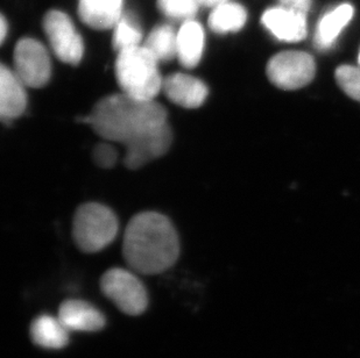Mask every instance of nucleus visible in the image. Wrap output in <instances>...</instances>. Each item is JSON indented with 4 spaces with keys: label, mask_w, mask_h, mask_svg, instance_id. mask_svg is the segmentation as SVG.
<instances>
[{
    "label": "nucleus",
    "mask_w": 360,
    "mask_h": 358,
    "mask_svg": "<svg viewBox=\"0 0 360 358\" xmlns=\"http://www.w3.org/2000/svg\"><path fill=\"white\" fill-rule=\"evenodd\" d=\"M267 77L276 88L297 90L309 84L316 74V65L311 55L304 51H283L269 61Z\"/></svg>",
    "instance_id": "obj_8"
},
{
    "label": "nucleus",
    "mask_w": 360,
    "mask_h": 358,
    "mask_svg": "<svg viewBox=\"0 0 360 358\" xmlns=\"http://www.w3.org/2000/svg\"><path fill=\"white\" fill-rule=\"evenodd\" d=\"M336 81L350 98L360 102V68L340 65L336 70Z\"/></svg>",
    "instance_id": "obj_22"
},
{
    "label": "nucleus",
    "mask_w": 360,
    "mask_h": 358,
    "mask_svg": "<svg viewBox=\"0 0 360 358\" xmlns=\"http://www.w3.org/2000/svg\"><path fill=\"white\" fill-rule=\"evenodd\" d=\"M173 141L168 122L129 140L125 145L124 163L129 169H139L153 159L165 155Z\"/></svg>",
    "instance_id": "obj_10"
},
{
    "label": "nucleus",
    "mask_w": 360,
    "mask_h": 358,
    "mask_svg": "<svg viewBox=\"0 0 360 358\" xmlns=\"http://www.w3.org/2000/svg\"><path fill=\"white\" fill-rule=\"evenodd\" d=\"M162 91L170 102L184 108L200 107L209 93L203 81L184 72H175L163 78Z\"/></svg>",
    "instance_id": "obj_11"
},
{
    "label": "nucleus",
    "mask_w": 360,
    "mask_h": 358,
    "mask_svg": "<svg viewBox=\"0 0 360 358\" xmlns=\"http://www.w3.org/2000/svg\"><path fill=\"white\" fill-rule=\"evenodd\" d=\"M122 253L133 271L161 274L173 267L180 253V242L170 220L158 212L133 216L124 234Z\"/></svg>",
    "instance_id": "obj_1"
},
{
    "label": "nucleus",
    "mask_w": 360,
    "mask_h": 358,
    "mask_svg": "<svg viewBox=\"0 0 360 358\" xmlns=\"http://www.w3.org/2000/svg\"><path fill=\"white\" fill-rule=\"evenodd\" d=\"M26 85L18 77L13 69L0 67V115L4 121L19 118L27 105Z\"/></svg>",
    "instance_id": "obj_12"
},
{
    "label": "nucleus",
    "mask_w": 360,
    "mask_h": 358,
    "mask_svg": "<svg viewBox=\"0 0 360 358\" xmlns=\"http://www.w3.org/2000/svg\"><path fill=\"white\" fill-rule=\"evenodd\" d=\"M92 155L96 164L104 169L112 168L116 164L117 157H118L116 149L113 148L112 145L106 142L96 145Z\"/></svg>",
    "instance_id": "obj_23"
},
{
    "label": "nucleus",
    "mask_w": 360,
    "mask_h": 358,
    "mask_svg": "<svg viewBox=\"0 0 360 358\" xmlns=\"http://www.w3.org/2000/svg\"><path fill=\"white\" fill-rule=\"evenodd\" d=\"M248 21V11L238 3L225 1L211 11L207 26L219 35L232 34L244 28Z\"/></svg>",
    "instance_id": "obj_18"
},
{
    "label": "nucleus",
    "mask_w": 360,
    "mask_h": 358,
    "mask_svg": "<svg viewBox=\"0 0 360 358\" xmlns=\"http://www.w3.org/2000/svg\"><path fill=\"white\" fill-rule=\"evenodd\" d=\"M101 138L125 145L143 133L167 124V111L154 100L126 93L101 99L85 119Z\"/></svg>",
    "instance_id": "obj_2"
},
{
    "label": "nucleus",
    "mask_w": 360,
    "mask_h": 358,
    "mask_svg": "<svg viewBox=\"0 0 360 358\" xmlns=\"http://www.w3.org/2000/svg\"><path fill=\"white\" fill-rule=\"evenodd\" d=\"M103 293L126 314H143L148 306L146 287L131 271L115 267L101 281Z\"/></svg>",
    "instance_id": "obj_6"
},
{
    "label": "nucleus",
    "mask_w": 360,
    "mask_h": 358,
    "mask_svg": "<svg viewBox=\"0 0 360 358\" xmlns=\"http://www.w3.org/2000/svg\"><path fill=\"white\" fill-rule=\"evenodd\" d=\"M354 7L350 4H342L333 11L324 14L317 26L315 34V44L321 51L333 47L337 37H340L344 28L347 27L354 17Z\"/></svg>",
    "instance_id": "obj_17"
},
{
    "label": "nucleus",
    "mask_w": 360,
    "mask_h": 358,
    "mask_svg": "<svg viewBox=\"0 0 360 358\" xmlns=\"http://www.w3.org/2000/svg\"><path fill=\"white\" fill-rule=\"evenodd\" d=\"M358 62H359V65H360V51H359V56H358Z\"/></svg>",
    "instance_id": "obj_27"
},
{
    "label": "nucleus",
    "mask_w": 360,
    "mask_h": 358,
    "mask_svg": "<svg viewBox=\"0 0 360 358\" xmlns=\"http://www.w3.org/2000/svg\"><path fill=\"white\" fill-rule=\"evenodd\" d=\"M143 46L159 63L172 61L177 56V31L168 24L158 25L147 35Z\"/></svg>",
    "instance_id": "obj_19"
},
{
    "label": "nucleus",
    "mask_w": 360,
    "mask_h": 358,
    "mask_svg": "<svg viewBox=\"0 0 360 358\" xmlns=\"http://www.w3.org/2000/svg\"><path fill=\"white\" fill-rule=\"evenodd\" d=\"M118 220L109 207L89 203L76 211L72 237L81 251L96 253L108 247L118 234Z\"/></svg>",
    "instance_id": "obj_4"
},
{
    "label": "nucleus",
    "mask_w": 360,
    "mask_h": 358,
    "mask_svg": "<svg viewBox=\"0 0 360 358\" xmlns=\"http://www.w3.org/2000/svg\"><path fill=\"white\" fill-rule=\"evenodd\" d=\"M8 29H10V26H8L7 19L5 18V15H1V19H0V42L1 44L6 41Z\"/></svg>",
    "instance_id": "obj_24"
},
{
    "label": "nucleus",
    "mask_w": 360,
    "mask_h": 358,
    "mask_svg": "<svg viewBox=\"0 0 360 358\" xmlns=\"http://www.w3.org/2000/svg\"><path fill=\"white\" fill-rule=\"evenodd\" d=\"M79 15L97 31L112 29L124 15V0H79Z\"/></svg>",
    "instance_id": "obj_14"
},
{
    "label": "nucleus",
    "mask_w": 360,
    "mask_h": 358,
    "mask_svg": "<svg viewBox=\"0 0 360 358\" xmlns=\"http://www.w3.org/2000/svg\"><path fill=\"white\" fill-rule=\"evenodd\" d=\"M13 70L27 88H42L51 76L49 51L34 37H22L13 51Z\"/></svg>",
    "instance_id": "obj_7"
},
{
    "label": "nucleus",
    "mask_w": 360,
    "mask_h": 358,
    "mask_svg": "<svg viewBox=\"0 0 360 358\" xmlns=\"http://www.w3.org/2000/svg\"><path fill=\"white\" fill-rule=\"evenodd\" d=\"M157 5L165 17L182 22L195 19L200 6L198 0H157Z\"/></svg>",
    "instance_id": "obj_21"
},
{
    "label": "nucleus",
    "mask_w": 360,
    "mask_h": 358,
    "mask_svg": "<svg viewBox=\"0 0 360 358\" xmlns=\"http://www.w3.org/2000/svg\"><path fill=\"white\" fill-rule=\"evenodd\" d=\"M205 48V29L195 19L184 21L177 29V56L184 68L198 67Z\"/></svg>",
    "instance_id": "obj_15"
},
{
    "label": "nucleus",
    "mask_w": 360,
    "mask_h": 358,
    "mask_svg": "<svg viewBox=\"0 0 360 358\" xmlns=\"http://www.w3.org/2000/svg\"><path fill=\"white\" fill-rule=\"evenodd\" d=\"M70 331L61 320L51 315H40L31 324V338L35 345L44 349H62L69 343Z\"/></svg>",
    "instance_id": "obj_16"
},
{
    "label": "nucleus",
    "mask_w": 360,
    "mask_h": 358,
    "mask_svg": "<svg viewBox=\"0 0 360 358\" xmlns=\"http://www.w3.org/2000/svg\"><path fill=\"white\" fill-rule=\"evenodd\" d=\"M42 27L56 58L67 65H79L84 56V42L70 15L61 10L48 11Z\"/></svg>",
    "instance_id": "obj_5"
},
{
    "label": "nucleus",
    "mask_w": 360,
    "mask_h": 358,
    "mask_svg": "<svg viewBox=\"0 0 360 358\" xmlns=\"http://www.w3.org/2000/svg\"><path fill=\"white\" fill-rule=\"evenodd\" d=\"M200 4V6L210 7V8H214V7L221 5V4L229 1V0H198Z\"/></svg>",
    "instance_id": "obj_25"
},
{
    "label": "nucleus",
    "mask_w": 360,
    "mask_h": 358,
    "mask_svg": "<svg viewBox=\"0 0 360 358\" xmlns=\"http://www.w3.org/2000/svg\"><path fill=\"white\" fill-rule=\"evenodd\" d=\"M112 29V44L117 51L143 46V29L131 15L124 14Z\"/></svg>",
    "instance_id": "obj_20"
},
{
    "label": "nucleus",
    "mask_w": 360,
    "mask_h": 358,
    "mask_svg": "<svg viewBox=\"0 0 360 358\" xmlns=\"http://www.w3.org/2000/svg\"><path fill=\"white\" fill-rule=\"evenodd\" d=\"M58 319L69 331H102L105 327V317L98 308L86 301L67 300L60 306Z\"/></svg>",
    "instance_id": "obj_13"
},
{
    "label": "nucleus",
    "mask_w": 360,
    "mask_h": 358,
    "mask_svg": "<svg viewBox=\"0 0 360 358\" xmlns=\"http://www.w3.org/2000/svg\"><path fill=\"white\" fill-rule=\"evenodd\" d=\"M282 1H285L287 4H292L299 3V1H303V0H282Z\"/></svg>",
    "instance_id": "obj_26"
},
{
    "label": "nucleus",
    "mask_w": 360,
    "mask_h": 358,
    "mask_svg": "<svg viewBox=\"0 0 360 358\" xmlns=\"http://www.w3.org/2000/svg\"><path fill=\"white\" fill-rule=\"evenodd\" d=\"M115 72L122 93L154 100L162 91L159 62L143 46L118 51Z\"/></svg>",
    "instance_id": "obj_3"
},
{
    "label": "nucleus",
    "mask_w": 360,
    "mask_h": 358,
    "mask_svg": "<svg viewBox=\"0 0 360 358\" xmlns=\"http://www.w3.org/2000/svg\"><path fill=\"white\" fill-rule=\"evenodd\" d=\"M307 0L271 7L262 14V22L278 40L299 42L307 37Z\"/></svg>",
    "instance_id": "obj_9"
}]
</instances>
